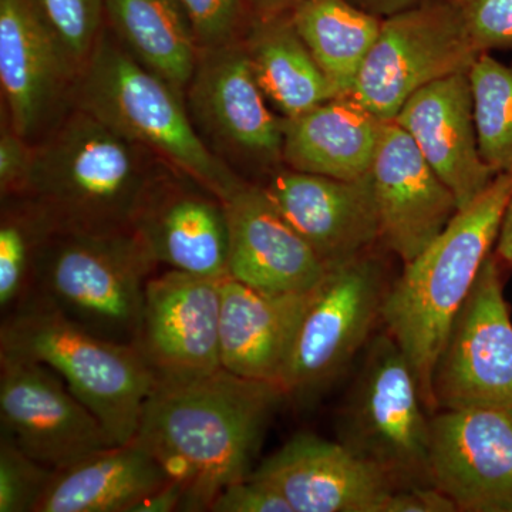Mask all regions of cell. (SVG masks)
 Listing matches in <instances>:
<instances>
[{
  "label": "cell",
  "instance_id": "1",
  "mask_svg": "<svg viewBox=\"0 0 512 512\" xmlns=\"http://www.w3.org/2000/svg\"><path fill=\"white\" fill-rule=\"evenodd\" d=\"M288 399L281 384L221 369L190 382L156 383L136 439L183 485L181 511H210L254 470L269 421Z\"/></svg>",
  "mask_w": 512,
  "mask_h": 512
},
{
  "label": "cell",
  "instance_id": "2",
  "mask_svg": "<svg viewBox=\"0 0 512 512\" xmlns=\"http://www.w3.org/2000/svg\"><path fill=\"white\" fill-rule=\"evenodd\" d=\"M512 194V173L498 174L473 204L457 212L446 229L392 282L380 320L409 359L421 396L436 413L433 377L448 333L463 308L491 247Z\"/></svg>",
  "mask_w": 512,
  "mask_h": 512
},
{
  "label": "cell",
  "instance_id": "3",
  "mask_svg": "<svg viewBox=\"0 0 512 512\" xmlns=\"http://www.w3.org/2000/svg\"><path fill=\"white\" fill-rule=\"evenodd\" d=\"M165 167L150 151L74 107L35 144L26 195L47 212L57 232L126 231Z\"/></svg>",
  "mask_w": 512,
  "mask_h": 512
},
{
  "label": "cell",
  "instance_id": "4",
  "mask_svg": "<svg viewBox=\"0 0 512 512\" xmlns=\"http://www.w3.org/2000/svg\"><path fill=\"white\" fill-rule=\"evenodd\" d=\"M73 100L76 109L92 114L222 201L247 183L202 140L184 94L134 59L109 30L101 32Z\"/></svg>",
  "mask_w": 512,
  "mask_h": 512
},
{
  "label": "cell",
  "instance_id": "5",
  "mask_svg": "<svg viewBox=\"0 0 512 512\" xmlns=\"http://www.w3.org/2000/svg\"><path fill=\"white\" fill-rule=\"evenodd\" d=\"M0 352L55 370L117 444L136 437L144 404L157 383L136 346L99 338L30 295L2 316Z\"/></svg>",
  "mask_w": 512,
  "mask_h": 512
},
{
  "label": "cell",
  "instance_id": "6",
  "mask_svg": "<svg viewBox=\"0 0 512 512\" xmlns=\"http://www.w3.org/2000/svg\"><path fill=\"white\" fill-rule=\"evenodd\" d=\"M158 266L134 229L56 232L39 256L30 295L99 338L134 346Z\"/></svg>",
  "mask_w": 512,
  "mask_h": 512
},
{
  "label": "cell",
  "instance_id": "7",
  "mask_svg": "<svg viewBox=\"0 0 512 512\" xmlns=\"http://www.w3.org/2000/svg\"><path fill=\"white\" fill-rule=\"evenodd\" d=\"M339 441L383 471L396 490L433 485L431 413L409 359L383 330L367 343L339 417Z\"/></svg>",
  "mask_w": 512,
  "mask_h": 512
},
{
  "label": "cell",
  "instance_id": "8",
  "mask_svg": "<svg viewBox=\"0 0 512 512\" xmlns=\"http://www.w3.org/2000/svg\"><path fill=\"white\" fill-rule=\"evenodd\" d=\"M389 285L386 266L373 251L330 269L303 316L279 383L288 399L309 402L348 369L370 342Z\"/></svg>",
  "mask_w": 512,
  "mask_h": 512
},
{
  "label": "cell",
  "instance_id": "9",
  "mask_svg": "<svg viewBox=\"0 0 512 512\" xmlns=\"http://www.w3.org/2000/svg\"><path fill=\"white\" fill-rule=\"evenodd\" d=\"M480 55L447 0H423L382 20L349 97L384 123L393 121L417 90L470 72Z\"/></svg>",
  "mask_w": 512,
  "mask_h": 512
},
{
  "label": "cell",
  "instance_id": "10",
  "mask_svg": "<svg viewBox=\"0 0 512 512\" xmlns=\"http://www.w3.org/2000/svg\"><path fill=\"white\" fill-rule=\"evenodd\" d=\"M500 259L490 254L458 312L433 377L441 410H512V320Z\"/></svg>",
  "mask_w": 512,
  "mask_h": 512
},
{
  "label": "cell",
  "instance_id": "11",
  "mask_svg": "<svg viewBox=\"0 0 512 512\" xmlns=\"http://www.w3.org/2000/svg\"><path fill=\"white\" fill-rule=\"evenodd\" d=\"M185 103L198 134L224 163H284L282 117L269 109L241 39L201 49Z\"/></svg>",
  "mask_w": 512,
  "mask_h": 512
},
{
  "label": "cell",
  "instance_id": "12",
  "mask_svg": "<svg viewBox=\"0 0 512 512\" xmlns=\"http://www.w3.org/2000/svg\"><path fill=\"white\" fill-rule=\"evenodd\" d=\"M0 437L53 470L117 446L55 370L8 352H0Z\"/></svg>",
  "mask_w": 512,
  "mask_h": 512
},
{
  "label": "cell",
  "instance_id": "13",
  "mask_svg": "<svg viewBox=\"0 0 512 512\" xmlns=\"http://www.w3.org/2000/svg\"><path fill=\"white\" fill-rule=\"evenodd\" d=\"M221 279L175 269L148 279L134 346L157 383L190 382L221 369Z\"/></svg>",
  "mask_w": 512,
  "mask_h": 512
},
{
  "label": "cell",
  "instance_id": "14",
  "mask_svg": "<svg viewBox=\"0 0 512 512\" xmlns=\"http://www.w3.org/2000/svg\"><path fill=\"white\" fill-rule=\"evenodd\" d=\"M80 73L35 0H0V86L16 133L32 140L52 124Z\"/></svg>",
  "mask_w": 512,
  "mask_h": 512
},
{
  "label": "cell",
  "instance_id": "15",
  "mask_svg": "<svg viewBox=\"0 0 512 512\" xmlns=\"http://www.w3.org/2000/svg\"><path fill=\"white\" fill-rule=\"evenodd\" d=\"M259 185L328 271L380 242L372 171L356 180H336L286 168Z\"/></svg>",
  "mask_w": 512,
  "mask_h": 512
},
{
  "label": "cell",
  "instance_id": "16",
  "mask_svg": "<svg viewBox=\"0 0 512 512\" xmlns=\"http://www.w3.org/2000/svg\"><path fill=\"white\" fill-rule=\"evenodd\" d=\"M431 483L458 512H512V420L493 409L431 414Z\"/></svg>",
  "mask_w": 512,
  "mask_h": 512
},
{
  "label": "cell",
  "instance_id": "17",
  "mask_svg": "<svg viewBox=\"0 0 512 512\" xmlns=\"http://www.w3.org/2000/svg\"><path fill=\"white\" fill-rule=\"evenodd\" d=\"M249 477L274 488L293 512H383L396 490L345 444L311 433L293 436Z\"/></svg>",
  "mask_w": 512,
  "mask_h": 512
},
{
  "label": "cell",
  "instance_id": "18",
  "mask_svg": "<svg viewBox=\"0 0 512 512\" xmlns=\"http://www.w3.org/2000/svg\"><path fill=\"white\" fill-rule=\"evenodd\" d=\"M372 177L380 244L403 265L429 247L460 211L453 192L394 121L384 123Z\"/></svg>",
  "mask_w": 512,
  "mask_h": 512
},
{
  "label": "cell",
  "instance_id": "19",
  "mask_svg": "<svg viewBox=\"0 0 512 512\" xmlns=\"http://www.w3.org/2000/svg\"><path fill=\"white\" fill-rule=\"evenodd\" d=\"M134 231L167 269L208 278L227 276L229 232L224 201L165 167L141 201Z\"/></svg>",
  "mask_w": 512,
  "mask_h": 512
},
{
  "label": "cell",
  "instance_id": "20",
  "mask_svg": "<svg viewBox=\"0 0 512 512\" xmlns=\"http://www.w3.org/2000/svg\"><path fill=\"white\" fill-rule=\"evenodd\" d=\"M224 204L229 278L266 293L309 292L322 284L328 269L261 185L247 181Z\"/></svg>",
  "mask_w": 512,
  "mask_h": 512
},
{
  "label": "cell",
  "instance_id": "21",
  "mask_svg": "<svg viewBox=\"0 0 512 512\" xmlns=\"http://www.w3.org/2000/svg\"><path fill=\"white\" fill-rule=\"evenodd\" d=\"M394 123L413 138L420 153L464 210L495 180L481 157L470 74H450L417 90Z\"/></svg>",
  "mask_w": 512,
  "mask_h": 512
},
{
  "label": "cell",
  "instance_id": "22",
  "mask_svg": "<svg viewBox=\"0 0 512 512\" xmlns=\"http://www.w3.org/2000/svg\"><path fill=\"white\" fill-rule=\"evenodd\" d=\"M220 291L222 369L247 379L281 383L316 288L302 293H266L224 276Z\"/></svg>",
  "mask_w": 512,
  "mask_h": 512
},
{
  "label": "cell",
  "instance_id": "23",
  "mask_svg": "<svg viewBox=\"0 0 512 512\" xmlns=\"http://www.w3.org/2000/svg\"><path fill=\"white\" fill-rule=\"evenodd\" d=\"M384 121L349 96L284 119V163L302 173L356 180L372 171Z\"/></svg>",
  "mask_w": 512,
  "mask_h": 512
},
{
  "label": "cell",
  "instance_id": "24",
  "mask_svg": "<svg viewBox=\"0 0 512 512\" xmlns=\"http://www.w3.org/2000/svg\"><path fill=\"white\" fill-rule=\"evenodd\" d=\"M171 480L134 437L57 470L35 512H130Z\"/></svg>",
  "mask_w": 512,
  "mask_h": 512
},
{
  "label": "cell",
  "instance_id": "25",
  "mask_svg": "<svg viewBox=\"0 0 512 512\" xmlns=\"http://www.w3.org/2000/svg\"><path fill=\"white\" fill-rule=\"evenodd\" d=\"M241 40L256 83L284 119L340 97L299 36L291 13L251 18Z\"/></svg>",
  "mask_w": 512,
  "mask_h": 512
},
{
  "label": "cell",
  "instance_id": "26",
  "mask_svg": "<svg viewBox=\"0 0 512 512\" xmlns=\"http://www.w3.org/2000/svg\"><path fill=\"white\" fill-rule=\"evenodd\" d=\"M104 18L134 59L185 96L201 49L178 0H106Z\"/></svg>",
  "mask_w": 512,
  "mask_h": 512
},
{
  "label": "cell",
  "instance_id": "27",
  "mask_svg": "<svg viewBox=\"0 0 512 512\" xmlns=\"http://www.w3.org/2000/svg\"><path fill=\"white\" fill-rule=\"evenodd\" d=\"M289 13L299 36L339 96H349L383 19L349 0H301Z\"/></svg>",
  "mask_w": 512,
  "mask_h": 512
},
{
  "label": "cell",
  "instance_id": "28",
  "mask_svg": "<svg viewBox=\"0 0 512 512\" xmlns=\"http://www.w3.org/2000/svg\"><path fill=\"white\" fill-rule=\"evenodd\" d=\"M57 232L47 212L28 195L2 198L0 215V312L28 299L39 256Z\"/></svg>",
  "mask_w": 512,
  "mask_h": 512
},
{
  "label": "cell",
  "instance_id": "29",
  "mask_svg": "<svg viewBox=\"0 0 512 512\" xmlns=\"http://www.w3.org/2000/svg\"><path fill=\"white\" fill-rule=\"evenodd\" d=\"M468 74L481 157L495 174L512 173V64L481 53Z\"/></svg>",
  "mask_w": 512,
  "mask_h": 512
},
{
  "label": "cell",
  "instance_id": "30",
  "mask_svg": "<svg viewBox=\"0 0 512 512\" xmlns=\"http://www.w3.org/2000/svg\"><path fill=\"white\" fill-rule=\"evenodd\" d=\"M80 72L99 42L106 0H35Z\"/></svg>",
  "mask_w": 512,
  "mask_h": 512
},
{
  "label": "cell",
  "instance_id": "31",
  "mask_svg": "<svg viewBox=\"0 0 512 512\" xmlns=\"http://www.w3.org/2000/svg\"><path fill=\"white\" fill-rule=\"evenodd\" d=\"M56 471L0 437V512H35Z\"/></svg>",
  "mask_w": 512,
  "mask_h": 512
},
{
  "label": "cell",
  "instance_id": "32",
  "mask_svg": "<svg viewBox=\"0 0 512 512\" xmlns=\"http://www.w3.org/2000/svg\"><path fill=\"white\" fill-rule=\"evenodd\" d=\"M190 19L200 49L237 42L244 35V0H178Z\"/></svg>",
  "mask_w": 512,
  "mask_h": 512
},
{
  "label": "cell",
  "instance_id": "33",
  "mask_svg": "<svg viewBox=\"0 0 512 512\" xmlns=\"http://www.w3.org/2000/svg\"><path fill=\"white\" fill-rule=\"evenodd\" d=\"M480 53L512 50V0H447Z\"/></svg>",
  "mask_w": 512,
  "mask_h": 512
},
{
  "label": "cell",
  "instance_id": "34",
  "mask_svg": "<svg viewBox=\"0 0 512 512\" xmlns=\"http://www.w3.org/2000/svg\"><path fill=\"white\" fill-rule=\"evenodd\" d=\"M35 161V144L16 133L10 124L0 134V194L23 197L28 192Z\"/></svg>",
  "mask_w": 512,
  "mask_h": 512
},
{
  "label": "cell",
  "instance_id": "35",
  "mask_svg": "<svg viewBox=\"0 0 512 512\" xmlns=\"http://www.w3.org/2000/svg\"><path fill=\"white\" fill-rule=\"evenodd\" d=\"M211 512H293L274 488L247 477L229 484L212 501Z\"/></svg>",
  "mask_w": 512,
  "mask_h": 512
},
{
  "label": "cell",
  "instance_id": "36",
  "mask_svg": "<svg viewBox=\"0 0 512 512\" xmlns=\"http://www.w3.org/2000/svg\"><path fill=\"white\" fill-rule=\"evenodd\" d=\"M383 512H458V508L434 485H416L394 490Z\"/></svg>",
  "mask_w": 512,
  "mask_h": 512
},
{
  "label": "cell",
  "instance_id": "37",
  "mask_svg": "<svg viewBox=\"0 0 512 512\" xmlns=\"http://www.w3.org/2000/svg\"><path fill=\"white\" fill-rule=\"evenodd\" d=\"M184 490L183 485L177 480L158 488L153 494L134 505L130 512H173L181 511L183 507Z\"/></svg>",
  "mask_w": 512,
  "mask_h": 512
},
{
  "label": "cell",
  "instance_id": "38",
  "mask_svg": "<svg viewBox=\"0 0 512 512\" xmlns=\"http://www.w3.org/2000/svg\"><path fill=\"white\" fill-rule=\"evenodd\" d=\"M349 2L370 13V15L384 19L403 12V10L413 8L423 0H349Z\"/></svg>",
  "mask_w": 512,
  "mask_h": 512
},
{
  "label": "cell",
  "instance_id": "39",
  "mask_svg": "<svg viewBox=\"0 0 512 512\" xmlns=\"http://www.w3.org/2000/svg\"><path fill=\"white\" fill-rule=\"evenodd\" d=\"M495 256L512 268V194L505 207L500 231L495 241Z\"/></svg>",
  "mask_w": 512,
  "mask_h": 512
},
{
  "label": "cell",
  "instance_id": "40",
  "mask_svg": "<svg viewBox=\"0 0 512 512\" xmlns=\"http://www.w3.org/2000/svg\"><path fill=\"white\" fill-rule=\"evenodd\" d=\"M301 0H244L251 18H271L284 15L295 8Z\"/></svg>",
  "mask_w": 512,
  "mask_h": 512
},
{
  "label": "cell",
  "instance_id": "41",
  "mask_svg": "<svg viewBox=\"0 0 512 512\" xmlns=\"http://www.w3.org/2000/svg\"><path fill=\"white\" fill-rule=\"evenodd\" d=\"M508 413V416H510V419L512 420V410H510V412H507Z\"/></svg>",
  "mask_w": 512,
  "mask_h": 512
}]
</instances>
